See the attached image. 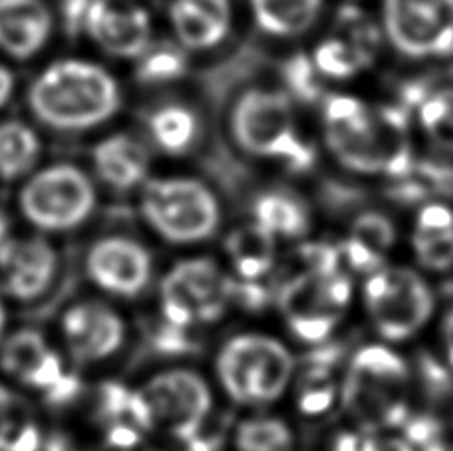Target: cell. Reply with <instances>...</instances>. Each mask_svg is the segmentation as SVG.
Returning <instances> with one entry per match:
<instances>
[{
    "label": "cell",
    "instance_id": "cell-12",
    "mask_svg": "<svg viewBox=\"0 0 453 451\" xmlns=\"http://www.w3.org/2000/svg\"><path fill=\"white\" fill-rule=\"evenodd\" d=\"M362 299L372 326L386 342L418 336L435 310V296L427 280L400 264L370 272Z\"/></svg>",
    "mask_w": 453,
    "mask_h": 451
},
{
    "label": "cell",
    "instance_id": "cell-7",
    "mask_svg": "<svg viewBox=\"0 0 453 451\" xmlns=\"http://www.w3.org/2000/svg\"><path fill=\"white\" fill-rule=\"evenodd\" d=\"M100 205L94 175L68 161L38 167L16 193V211L28 231L44 237L74 235L90 223Z\"/></svg>",
    "mask_w": 453,
    "mask_h": 451
},
{
    "label": "cell",
    "instance_id": "cell-14",
    "mask_svg": "<svg viewBox=\"0 0 453 451\" xmlns=\"http://www.w3.org/2000/svg\"><path fill=\"white\" fill-rule=\"evenodd\" d=\"M352 285L344 271H303L288 279L277 294L279 312L298 340L325 344L344 318Z\"/></svg>",
    "mask_w": 453,
    "mask_h": 451
},
{
    "label": "cell",
    "instance_id": "cell-19",
    "mask_svg": "<svg viewBox=\"0 0 453 451\" xmlns=\"http://www.w3.org/2000/svg\"><path fill=\"white\" fill-rule=\"evenodd\" d=\"M151 153L132 134H111L92 149V175L96 183L116 193H137L150 180Z\"/></svg>",
    "mask_w": 453,
    "mask_h": 451
},
{
    "label": "cell",
    "instance_id": "cell-45",
    "mask_svg": "<svg viewBox=\"0 0 453 451\" xmlns=\"http://www.w3.org/2000/svg\"><path fill=\"white\" fill-rule=\"evenodd\" d=\"M8 330H11V320H8V302L3 294H0V342L6 336Z\"/></svg>",
    "mask_w": 453,
    "mask_h": 451
},
{
    "label": "cell",
    "instance_id": "cell-26",
    "mask_svg": "<svg viewBox=\"0 0 453 451\" xmlns=\"http://www.w3.org/2000/svg\"><path fill=\"white\" fill-rule=\"evenodd\" d=\"M46 433L35 400L0 378V451H38Z\"/></svg>",
    "mask_w": 453,
    "mask_h": 451
},
{
    "label": "cell",
    "instance_id": "cell-3",
    "mask_svg": "<svg viewBox=\"0 0 453 451\" xmlns=\"http://www.w3.org/2000/svg\"><path fill=\"white\" fill-rule=\"evenodd\" d=\"M135 195L143 227L165 247L193 248L219 235L221 199L211 185L199 177H150Z\"/></svg>",
    "mask_w": 453,
    "mask_h": 451
},
{
    "label": "cell",
    "instance_id": "cell-30",
    "mask_svg": "<svg viewBox=\"0 0 453 451\" xmlns=\"http://www.w3.org/2000/svg\"><path fill=\"white\" fill-rule=\"evenodd\" d=\"M153 146L165 156L181 157L197 146L201 124L196 111L183 103H167L157 108L148 119Z\"/></svg>",
    "mask_w": 453,
    "mask_h": 451
},
{
    "label": "cell",
    "instance_id": "cell-2",
    "mask_svg": "<svg viewBox=\"0 0 453 451\" xmlns=\"http://www.w3.org/2000/svg\"><path fill=\"white\" fill-rule=\"evenodd\" d=\"M121 92L106 68L68 58L48 66L28 90V108L40 124L62 134L96 130L118 114Z\"/></svg>",
    "mask_w": 453,
    "mask_h": 451
},
{
    "label": "cell",
    "instance_id": "cell-47",
    "mask_svg": "<svg viewBox=\"0 0 453 451\" xmlns=\"http://www.w3.org/2000/svg\"><path fill=\"white\" fill-rule=\"evenodd\" d=\"M443 451H453V446H449V444H448V447H446V449H443Z\"/></svg>",
    "mask_w": 453,
    "mask_h": 451
},
{
    "label": "cell",
    "instance_id": "cell-18",
    "mask_svg": "<svg viewBox=\"0 0 453 451\" xmlns=\"http://www.w3.org/2000/svg\"><path fill=\"white\" fill-rule=\"evenodd\" d=\"M86 32L118 58H140L151 44V22L145 8L132 3L94 0Z\"/></svg>",
    "mask_w": 453,
    "mask_h": 451
},
{
    "label": "cell",
    "instance_id": "cell-39",
    "mask_svg": "<svg viewBox=\"0 0 453 451\" xmlns=\"http://www.w3.org/2000/svg\"><path fill=\"white\" fill-rule=\"evenodd\" d=\"M317 74L311 58L296 56L287 64V80L296 96L311 100L317 96Z\"/></svg>",
    "mask_w": 453,
    "mask_h": 451
},
{
    "label": "cell",
    "instance_id": "cell-44",
    "mask_svg": "<svg viewBox=\"0 0 453 451\" xmlns=\"http://www.w3.org/2000/svg\"><path fill=\"white\" fill-rule=\"evenodd\" d=\"M12 235H14V231H12L11 217H8V213H4L3 209H0V248L8 243V239H11Z\"/></svg>",
    "mask_w": 453,
    "mask_h": 451
},
{
    "label": "cell",
    "instance_id": "cell-40",
    "mask_svg": "<svg viewBox=\"0 0 453 451\" xmlns=\"http://www.w3.org/2000/svg\"><path fill=\"white\" fill-rule=\"evenodd\" d=\"M94 0H62L60 14L62 24L68 30V34L78 36L86 32V22L90 16Z\"/></svg>",
    "mask_w": 453,
    "mask_h": 451
},
{
    "label": "cell",
    "instance_id": "cell-25",
    "mask_svg": "<svg viewBox=\"0 0 453 451\" xmlns=\"http://www.w3.org/2000/svg\"><path fill=\"white\" fill-rule=\"evenodd\" d=\"M277 237L250 221L234 227L225 239L226 271L239 280H263L277 261Z\"/></svg>",
    "mask_w": 453,
    "mask_h": 451
},
{
    "label": "cell",
    "instance_id": "cell-34",
    "mask_svg": "<svg viewBox=\"0 0 453 451\" xmlns=\"http://www.w3.org/2000/svg\"><path fill=\"white\" fill-rule=\"evenodd\" d=\"M392 195L402 203H419L446 193L453 185V173L449 169L435 164H416L406 175L394 180Z\"/></svg>",
    "mask_w": 453,
    "mask_h": 451
},
{
    "label": "cell",
    "instance_id": "cell-4",
    "mask_svg": "<svg viewBox=\"0 0 453 451\" xmlns=\"http://www.w3.org/2000/svg\"><path fill=\"white\" fill-rule=\"evenodd\" d=\"M296 374L293 352L265 333H237L219 344L213 356L217 388L234 406L261 409L279 401Z\"/></svg>",
    "mask_w": 453,
    "mask_h": 451
},
{
    "label": "cell",
    "instance_id": "cell-23",
    "mask_svg": "<svg viewBox=\"0 0 453 451\" xmlns=\"http://www.w3.org/2000/svg\"><path fill=\"white\" fill-rule=\"evenodd\" d=\"M411 248L418 263L434 272L453 269V209L440 201L426 203L416 217Z\"/></svg>",
    "mask_w": 453,
    "mask_h": 451
},
{
    "label": "cell",
    "instance_id": "cell-1",
    "mask_svg": "<svg viewBox=\"0 0 453 451\" xmlns=\"http://www.w3.org/2000/svg\"><path fill=\"white\" fill-rule=\"evenodd\" d=\"M326 148L348 172L398 180L416 164L408 116L395 106H368L354 96H330L322 110Z\"/></svg>",
    "mask_w": 453,
    "mask_h": 451
},
{
    "label": "cell",
    "instance_id": "cell-21",
    "mask_svg": "<svg viewBox=\"0 0 453 451\" xmlns=\"http://www.w3.org/2000/svg\"><path fill=\"white\" fill-rule=\"evenodd\" d=\"M169 19L177 40L188 50H211L219 46L233 24L231 0H173Z\"/></svg>",
    "mask_w": 453,
    "mask_h": 451
},
{
    "label": "cell",
    "instance_id": "cell-32",
    "mask_svg": "<svg viewBox=\"0 0 453 451\" xmlns=\"http://www.w3.org/2000/svg\"><path fill=\"white\" fill-rule=\"evenodd\" d=\"M231 444L234 451H295L296 440L282 417L253 414L234 424Z\"/></svg>",
    "mask_w": 453,
    "mask_h": 451
},
{
    "label": "cell",
    "instance_id": "cell-6",
    "mask_svg": "<svg viewBox=\"0 0 453 451\" xmlns=\"http://www.w3.org/2000/svg\"><path fill=\"white\" fill-rule=\"evenodd\" d=\"M410 392L406 358L386 344H366L348 362L340 404L356 425L390 432L410 414Z\"/></svg>",
    "mask_w": 453,
    "mask_h": 451
},
{
    "label": "cell",
    "instance_id": "cell-33",
    "mask_svg": "<svg viewBox=\"0 0 453 451\" xmlns=\"http://www.w3.org/2000/svg\"><path fill=\"white\" fill-rule=\"evenodd\" d=\"M418 122L435 148L453 153V88L424 94L418 102Z\"/></svg>",
    "mask_w": 453,
    "mask_h": 451
},
{
    "label": "cell",
    "instance_id": "cell-13",
    "mask_svg": "<svg viewBox=\"0 0 453 451\" xmlns=\"http://www.w3.org/2000/svg\"><path fill=\"white\" fill-rule=\"evenodd\" d=\"M82 271L96 294L110 301L143 299L157 283L156 255L132 233L111 231L86 247Z\"/></svg>",
    "mask_w": 453,
    "mask_h": 451
},
{
    "label": "cell",
    "instance_id": "cell-38",
    "mask_svg": "<svg viewBox=\"0 0 453 451\" xmlns=\"http://www.w3.org/2000/svg\"><path fill=\"white\" fill-rule=\"evenodd\" d=\"M330 451H388L380 440V432L356 425L354 430L338 432L330 440Z\"/></svg>",
    "mask_w": 453,
    "mask_h": 451
},
{
    "label": "cell",
    "instance_id": "cell-17",
    "mask_svg": "<svg viewBox=\"0 0 453 451\" xmlns=\"http://www.w3.org/2000/svg\"><path fill=\"white\" fill-rule=\"evenodd\" d=\"M92 422L102 447L127 451L148 444L153 433L148 406L140 388L119 380H104L92 400Z\"/></svg>",
    "mask_w": 453,
    "mask_h": 451
},
{
    "label": "cell",
    "instance_id": "cell-9",
    "mask_svg": "<svg viewBox=\"0 0 453 451\" xmlns=\"http://www.w3.org/2000/svg\"><path fill=\"white\" fill-rule=\"evenodd\" d=\"M156 301L161 320L196 333L233 309V277L213 256H183L159 275Z\"/></svg>",
    "mask_w": 453,
    "mask_h": 451
},
{
    "label": "cell",
    "instance_id": "cell-42",
    "mask_svg": "<svg viewBox=\"0 0 453 451\" xmlns=\"http://www.w3.org/2000/svg\"><path fill=\"white\" fill-rule=\"evenodd\" d=\"M441 344H443V352H446L449 366L453 368V306L446 312V317H443Z\"/></svg>",
    "mask_w": 453,
    "mask_h": 451
},
{
    "label": "cell",
    "instance_id": "cell-46",
    "mask_svg": "<svg viewBox=\"0 0 453 451\" xmlns=\"http://www.w3.org/2000/svg\"><path fill=\"white\" fill-rule=\"evenodd\" d=\"M88 451H118V449H108V447H96V449H88ZM127 451H169V449H161V447H151V446H142V447H135V449H127Z\"/></svg>",
    "mask_w": 453,
    "mask_h": 451
},
{
    "label": "cell",
    "instance_id": "cell-27",
    "mask_svg": "<svg viewBox=\"0 0 453 451\" xmlns=\"http://www.w3.org/2000/svg\"><path fill=\"white\" fill-rule=\"evenodd\" d=\"M253 221L277 239H298L311 231V209L295 193L273 189L253 201Z\"/></svg>",
    "mask_w": 453,
    "mask_h": 451
},
{
    "label": "cell",
    "instance_id": "cell-36",
    "mask_svg": "<svg viewBox=\"0 0 453 451\" xmlns=\"http://www.w3.org/2000/svg\"><path fill=\"white\" fill-rule=\"evenodd\" d=\"M188 70V56L183 46L161 42L156 46H148L140 56L137 64V80L145 86H161L172 84L180 80Z\"/></svg>",
    "mask_w": 453,
    "mask_h": 451
},
{
    "label": "cell",
    "instance_id": "cell-10",
    "mask_svg": "<svg viewBox=\"0 0 453 451\" xmlns=\"http://www.w3.org/2000/svg\"><path fill=\"white\" fill-rule=\"evenodd\" d=\"M148 406L153 436L167 438L181 449L211 428L215 392L196 368L169 364L137 384Z\"/></svg>",
    "mask_w": 453,
    "mask_h": 451
},
{
    "label": "cell",
    "instance_id": "cell-16",
    "mask_svg": "<svg viewBox=\"0 0 453 451\" xmlns=\"http://www.w3.org/2000/svg\"><path fill=\"white\" fill-rule=\"evenodd\" d=\"M64 256L50 237L12 235L0 248V294L8 304L35 306L58 287Z\"/></svg>",
    "mask_w": 453,
    "mask_h": 451
},
{
    "label": "cell",
    "instance_id": "cell-31",
    "mask_svg": "<svg viewBox=\"0 0 453 451\" xmlns=\"http://www.w3.org/2000/svg\"><path fill=\"white\" fill-rule=\"evenodd\" d=\"M314 70L330 80H350L366 70L374 60V44L350 34L330 36L312 52Z\"/></svg>",
    "mask_w": 453,
    "mask_h": 451
},
{
    "label": "cell",
    "instance_id": "cell-8",
    "mask_svg": "<svg viewBox=\"0 0 453 451\" xmlns=\"http://www.w3.org/2000/svg\"><path fill=\"white\" fill-rule=\"evenodd\" d=\"M0 378L48 408H68L84 392L82 372L36 326H11L0 342Z\"/></svg>",
    "mask_w": 453,
    "mask_h": 451
},
{
    "label": "cell",
    "instance_id": "cell-35",
    "mask_svg": "<svg viewBox=\"0 0 453 451\" xmlns=\"http://www.w3.org/2000/svg\"><path fill=\"white\" fill-rule=\"evenodd\" d=\"M388 451H443L448 441L443 438L441 422L434 416L408 414L406 420L395 425Z\"/></svg>",
    "mask_w": 453,
    "mask_h": 451
},
{
    "label": "cell",
    "instance_id": "cell-43",
    "mask_svg": "<svg viewBox=\"0 0 453 451\" xmlns=\"http://www.w3.org/2000/svg\"><path fill=\"white\" fill-rule=\"evenodd\" d=\"M16 78L11 70L0 64V110H3L8 102H11L14 94Z\"/></svg>",
    "mask_w": 453,
    "mask_h": 451
},
{
    "label": "cell",
    "instance_id": "cell-20",
    "mask_svg": "<svg viewBox=\"0 0 453 451\" xmlns=\"http://www.w3.org/2000/svg\"><path fill=\"white\" fill-rule=\"evenodd\" d=\"M52 28L54 19L44 0H0V50L12 58L36 56Z\"/></svg>",
    "mask_w": 453,
    "mask_h": 451
},
{
    "label": "cell",
    "instance_id": "cell-29",
    "mask_svg": "<svg viewBox=\"0 0 453 451\" xmlns=\"http://www.w3.org/2000/svg\"><path fill=\"white\" fill-rule=\"evenodd\" d=\"M42 157V141L20 119L0 122V181L19 183L35 173Z\"/></svg>",
    "mask_w": 453,
    "mask_h": 451
},
{
    "label": "cell",
    "instance_id": "cell-37",
    "mask_svg": "<svg viewBox=\"0 0 453 451\" xmlns=\"http://www.w3.org/2000/svg\"><path fill=\"white\" fill-rule=\"evenodd\" d=\"M193 334L196 333H191V330L172 326L159 318L157 325L151 328L150 342H151V348L157 354H161V356L180 358V356H185V354L193 352V348H196Z\"/></svg>",
    "mask_w": 453,
    "mask_h": 451
},
{
    "label": "cell",
    "instance_id": "cell-15",
    "mask_svg": "<svg viewBox=\"0 0 453 451\" xmlns=\"http://www.w3.org/2000/svg\"><path fill=\"white\" fill-rule=\"evenodd\" d=\"M382 30L403 58H446L453 54V0H384Z\"/></svg>",
    "mask_w": 453,
    "mask_h": 451
},
{
    "label": "cell",
    "instance_id": "cell-41",
    "mask_svg": "<svg viewBox=\"0 0 453 451\" xmlns=\"http://www.w3.org/2000/svg\"><path fill=\"white\" fill-rule=\"evenodd\" d=\"M38 451H78L74 441H72L70 436L66 433H56V432H48L44 444L40 446Z\"/></svg>",
    "mask_w": 453,
    "mask_h": 451
},
{
    "label": "cell",
    "instance_id": "cell-24",
    "mask_svg": "<svg viewBox=\"0 0 453 451\" xmlns=\"http://www.w3.org/2000/svg\"><path fill=\"white\" fill-rule=\"evenodd\" d=\"M338 360L340 352L333 346H322L306 356L304 366L295 380L296 408L304 416H325L340 401V384L336 380Z\"/></svg>",
    "mask_w": 453,
    "mask_h": 451
},
{
    "label": "cell",
    "instance_id": "cell-28",
    "mask_svg": "<svg viewBox=\"0 0 453 451\" xmlns=\"http://www.w3.org/2000/svg\"><path fill=\"white\" fill-rule=\"evenodd\" d=\"M322 6V0H250L257 27L277 38H295L309 32L317 24Z\"/></svg>",
    "mask_w": 453,
    "mask_h": 451
},
{
    "label": "cell",
    "instance_id": "cell-5",
    "mask_svg": "<svg viewBox=\"0 0 453 451\" xmlns=\"http://www.w3.org/2000/svg\"><path fill=\"white\" fill-rule=\"evenodd\" d=\"M233 143L242 153L277 161L293 173H303L317 161L312 143L298 130L290 96L277 88L255 86L234 100L229 116Z\"/></svg>",
    "mask_w": 453,
    "mask_h": 451
},
{
    "label": "cell",
    "instance_id": "cell-22",
    "mask_svg": "<svg viewBox=\"0 0 453 451\" xmlns=\"http://www.w3.org/2000/svg\"><path fill=\"white\" fill-rule=\"evenodd\" d=\"M394 245L395 227L390 217L378 211H364L350 225L340 251H342V259L348 267L370 275L384 267V261Z\"/></svg>",
    "mask_w": 453,
    "mask_h": 451
},
{
    "label": "cell",
    "instance_id": "cell-11",
    "mask_svg": "<svg viewBox=\"0 0 453 451\" xmlns=\"http://www.w3.org/2000/svg\"><path fill=\"white\" fill-rule=\"evenodd\" d=\"M132 326L116 302L100 294L78 296L56 318V344L76 370H98L127 348Z\"/></svg>",
    "mask_w": 453,
    "mask_h": 451
}]
</instances>
